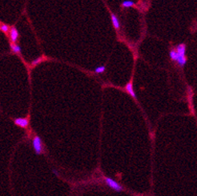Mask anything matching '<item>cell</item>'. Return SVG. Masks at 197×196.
I'll return each mask as SVG.
<instances>
[{
  "instance_id": "cell-1",
  "label": "cell",
  "mask_w": 197,
  "mask_h": 196,
  "mask_svg": "<svg viewBox=\"0 0 197 196\" xmlns=\"http://www.w3.org/2000/svg\"><path fill=\"white\" fill-rule=\"evenodd\" d=\"M32 146L34 149V153L39 155L43 153V141L41 139V138L38 135H35L33 139H32Z\"/></svg>"
},
{
  "instance_id": "cell-11",
  "label": "cell",
  "mask_w": 197,
  "mask_h": 196,
  "mask_svg": "<svg viewBox=\"0 0 197 196\" xmlns=\"http://www.w3.org/2000/svg\"><path fill=\"white\" fill-rule=\"evenodd\" d=\"M105 71H106V66L103 65L97 66L96 68L95 69V72L96 74H103Z\"/></svg>"
},
{
  "instance_id": "cell-12",
  "label": "cell",
  "mask_w": 197,
  "mask_h": 196,
  "mask_svg": "<svg viewBox=\"0 0 197 196\" xmlns=\"http://www.w3.org/2000/svg\"><path fill=\"white\" fill-rule=\"evenodd\" d=\"M42 61H43V58H42V57H39V58H37V59H35L34 60H33V61L31 62V65H32V67H34V66H36L38 64H39Z\"/></svg>"
},
{
  "instance_id": "cell-13",
  "label": "cell",
  "mask_w": 197,
  "mask_h": 196,
  "mask_svg": "<svg viewBox=\"0 0 197 196\" xmlns=\"http://www.w3.org/2000/svg\"><path fill=\"white\" fill-rule=\"evenodd\" d=\"M169 56L172 59V61H175V56H176V51H175V49H172L170 52H169Z\"/></svg>"
},
{
  "instance_id": "cell-3",
  "label": "cell",
  "mask_w": 197,
  "mask_h": 196,
  "mask_svg": "<svg viewBox=\"0 0 197 196\" xmlns=\"http://www.w3.org/2000/svg\"><path fill=\"white\" fill-rule=\"evenodd\" d=\"M7 37L9 38L11 43H17L19 38V32L15 26H12L10 28Z\"/></svg>"
},
{
  "instance_id": "cell-4",
  "label": "cell",
  "mask_w": 197,
  "mask_h": 196,
  "mask_svg": "<svg viewBox=\"0 0 197 196\" xmlns=\"http://www.w3.org/2000/svg\"><path fill=\"white\" fill-rule=\"evenodd\" d=\"M14 123L16 126H18L19 127L26 129L29 127L30 119H29L28 117H27V118H16L14 119Z\"/></svg>"
},
{
  "instance_id": "cell-14",
  "label": "cell",
  "mask_w": 197,
  "mask_h": 196,
  "mask_svg": "<svg viewBox=\"0 0 197 196\" xmlns=\"http://www.w3.org/2000/svg\"><path fill=\"white\" fill-rule=\"evenodd\" d=\"M52 172H53L54 174H55V176H59V175H60V173H59V172H58V171H57L55 169H53V170H52Z\"/></svg>"
},
{
  "instance_id": "cell-8",
  "label": "cell",
  "mask_w": 197,
  "mask_h": 196,
  "mask_svg": "<svg viewBox=\"0 0 197 196\" xmlns=\"http://www.w3.org/2000/svg\"><path fill=\"white\" fill-rule=\"evenodd\" d=\"M10 28H11V26H10L9 24H6L5 22L0 21V31L3 32L4 34H6V36L8 35Z\"/></svg>"
},
{
  "instance_id": "cell-9",
  "label": "cell",
  "mask_w": 197,
  "mask_h": 196,
  "mask_svg": "<svg viewBox=\"0 0 197 196\" xmlns=\"http://www.w3.org/2000/svg\"><path fill=\"white\" fill-rule=\"evenodd\" d=\"M186 50H187V47L184 43L179 44L175 47V51L181 55H186Z\"/></svg>"
},
{
  "instance_id": "cell-7",
  "label": "cell",
  "mask_w": 197,
  "mask_h": 196,
  "mask_svg": "<svg viewBox=\"0 0 197 196\" xmlns=\"http://www.w3.org/2000/svg\"><path fill=\"white\" fill-rule=\"evenodd\" d=\"M10 47H11V50L12 51L13 53L20 55L21 52H22L21 47L17 43H11L10 42Z\"/></svg>"
},
{
  "instance_id": "cell-10",
  "label": "cell",
  "mask_w": 197,
  "mask_h": 196,
  "mask_svg": "<svg viewBox=\"0 0 197 196\" xmlns=\"http://www.w3.org/2000/svg\"><path fill=\"white\" fill-rule=\"evenodd\" d=\"M135 5V3L132 0H124L122 3H121V6L124 7V8H129Z\"/></svg>"
},
{
  "instance_id": "cell-5",
  "label": "cell",
  "mask_w": 197,
  "mask_h": 196,
  "mask_svg": "<svg viewBox=\"0 0 197 196\" xmlns=\"http://www.w3.org/2000/svg\"><path fill=\"white\" fill-rule=\"evenodd\" d=\"M111 22H112L114 28L116 29V31H119L120 29V22H119V18L114 13L111 12Z\"/></svg>"
},
{
  "instance_id": "cell-6",
  "label": "cell",
  "mask_w": 197,
  "mask_h": 196,
  "mask_svg": "<svg viewBox=\"0 0 197 196\" xmlns=\"http://www.w3.org/2000/svg\"><path fill=\"white\" fill-rule=\"evenodd\" d=\"M125 90H127V92L131 95V97H133L135 99H137V96L135 94V92L134 89H133V83H132V80L129 82L126 85Z\"/></svg>"
},
{
  "instance_id": "cell-2",
  "label": "cell",
  "mask_w": 197,
  "mask_h": 196,
  "mask_svg": "<svg viewBox=\"0 0 197 196\" xmlns=\"http://www.w3.org/2000/svg\"><path fill=\"white\" fill-rule=\"evenodd\" d=\"M105 183L107 184V186H108L111 190H115L116 192H121L123 190V187L119 183L114 180L113 178L106 177L105 178Z\"/></svg>"
}]
</instances>
